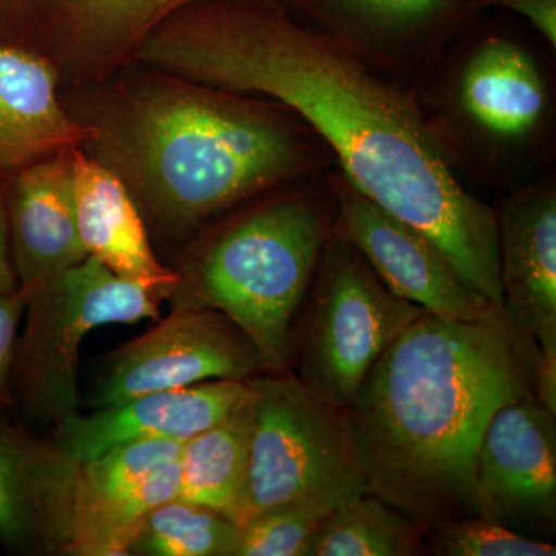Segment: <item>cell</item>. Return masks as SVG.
Listing matches in <instances>:
<instances>
[{
	"mask_svg": "<svg viewBox=\"0 0 556 556\" xmlns=\"http://www.w3.org/2000/svg\"><path fill=\"white\" fill-rule=\"evenodd\" d=\"M328 241L316 200L289 195L219 230L177 273L172 309H214L257 346L266 372H287L292 321Z\"/></svg>",
	"mask_w": 556,
	"mask_h": 556,
	"instance_id": "277c9868",
	"label": "cell"
},
{
	"mask_svg": "<svg viewBox=\"0 0 556 556\" xmlns=\"http://www.w3.org/2000/svg\"><path fill=\"white\" fill-rule=\"evenodd\" d=\"M460 102L481 129L500 138H521L535 129L546 91L535 61L515 42L489 38L468 61Z\"/></svg>",
	"mask_w": 556,
	"mask_h": 556,
	"instance_id": "ac0fdd59",
	"label": "cell"
},
{
	"mask_svg": "<svg viewBox=\"0 0 556 556\" xmlns=\"http://www.w3.org/2000/svg\"><path fill=\"white\" fill-rule=\"evenodd\" d=\"M28 292L17 289L0 294V412L14 405L13 364L17 331L27 309Z\"/></svg>",
	"mask_w": 556,
	"mask_h": 556,
	"instance_id": "4316f807",
	"label": "cell"
},
{
	"mask_svg": "<svg viewBox=\"0 0 556 556\" xmlns=\"http://www.w3.org/2000/svg\"><path fill=\"white\" fill-rule=\"evenodd\" d=\"M65 105L83 149L121 179L146 226L175 239L317 166L291 121L241 94L166 75L80 86Z\"/></svg>",
	"mask_w": 556,
	"mask_h": 556,
	"instance_id": "3957f363",
	"label": "cell"
},
{
	"mask_svg": "<svg viewBox=\"0 0 556 556\" xmlns=\"http://www.w3.org/2000/svg\"><path fill=\"white\" fill-rule=\"evenodd\" d=\"M27 292V324L14 354V404L30 422L58 424L79 413L84 338L104 325L159 317L160 299L93 255Z\"/></svg>",
	"mask_w": 556,
	"mask_h": 556,
	"instance_id": "8992f818",
	"label": "cell"
},
{
	"mask_svg": "<svg viewBox=\"0 0 556 556\" xmlns=\"http://www.w3.org/2000/svg\"><path fill=\"white\" fill-rule=\"evenodd\" d=\"M338 204L340 236L399 298L447 320H478L503 308L471 288L427 237L365 199L345 179L338 188Z\"/></svg>",
	"mask_w": 556,
	"mask_h": 556,
	"instance_id": "8fae6325",
	"label": "cell"
},
{
	"mask_svg": "<svg viewBox=\"0 0 556 556\" xmlns=\"http://www.w3.org/2000/svg\"><path fill=\"white\" fill-rule=\"evenodd\" d=\"M426 529L367 493L336 508L306 556H412L426 554Z\"/></svg>",
	"mask_w": 556,
	"mask_h": 556,
	"instance_id": "44dd1931",
	"label": "cell"
},
{
	"mask_svg": "<svg viewBox=\"0 0 556 556\" xmlns=\"http://www.w3.org/2000/svg\"><path fill=\"white\" fill-rule=\"evenodd\" d=\"M60 75L46 58L0 43V175L83 148L89 127L61 101Z\"/></svg>",
	"mask_w": 556,
	"mask_h": 556,
	"instance_id": "e0dca14e",
	"label": "cell"
},
{
	"mask_svg": "<svg viewBox=\"0 0 556 556\" xmlns=\"http://www.w3.org/2000/svg\"><path fill=\"white\" fill-rule=\"evenodd\" d=\"M348 30L372 38L404 39L455 14V0H313Z\"/></svg>",
	"mask_w": 556,
	"mask_h": 556,
	"instance_id": "cb8c5ba5",
	"label": "cell"
},
{
	"mask_svg": "<svg viewBox=\"0 0 556 556\" xmlns=\"http://www.w3.org/2000/svg\"><path fill=\"white\" fill-rule=\"evenodd\" d=\"M73 203L87 254L113 274L169 299L177 273L150 247L148 226L126 186L83 148L72 150Z\"/></svg>",
	"mask_w": 556,
	"mask_h": 556,
	"instance_id": "2e32d148",
	"label": "cell"
},
{
	"mask_svg": "<svg viewBox=\"0 0 556 556\" xmlns=\"http://www.w3.org/2000/svg\"><path fill=\"white\" fill-rule=\"evenodd\" d=\"M426 551L442 556H555L546 541L485 517L442 519L426 529Z\"/></svg>",
	"mask_w": 556,
	"mask_h": 556,
	"instance_id": "484cf974",
	"label": "cell"
},
{
	"mask_svg": "<svg viewBox=\"0 0 556 556\" xmlns=\"http://www.w3.org/2000/svg\"><path fill=\"white\" fill-rule=\"evenodd\" d=\"M185 442L172 439L123 442L80 464L76 503L105 500L135 489L160 468L179 460Z\"/></svg>",
	"mask_w": 556,
	"mask_h": 556,
	"instance_id": "603a6c76",
	"label": "cell"
},
{
	"mask_svg": "<svg viewBox=\"0 0 556 556\" xmlns=\"http://www.w3.org/2000/svg\"><path fill=\"white\" fill-rule=\"evenodd\" d=\"M80 464L58 442L0 422V543L25 554L65 555Z\"/></svg>",
	"mask_w": 556,
	"mask_h": 556,
	"instance_id": "4fadbf2b",
	"label": "cell"
},
{
	"mask_svg": "<svg viewBox=\"0 0 556 556\" xmlns=\"http://www.w3.org/2000/svg\"><path fill=\"white\" fill-rule=\"evenodd\" d=\"M249 382L254 427L241 525L289 501L320 500L340 507L367 495L345 405L289 371L266 372Z\"/></svg>",
	"mask_w": 556,
	"mask_h": 556,
	"instance_id": "5b68a950",
	"label": "cell"
},
{
	"mask_svg": "<svg viewBox=\"0 0 556 556\" xmlns=\"http://www.w3.org/2000/svg\"><path fill=\"white\" fill-rule=\"evenodd\" d=\"M535 393V350L504 308L478 320L422 314L351 402L368 493L430 526L481 517L477 456L497 408Z\"/></svg>",
	"mask_w": 556,
	"mask_h": 556,
	"instance_id": "7a4b0ae2",
	"label": "cell"
},
{
	"mask_svg": "<svg viewBox=\"0 0 556 556\" xmlns=\"http://www.w3.org/2000/svg\"><path fill=\"white\" fill-rule=\"evenodd\" d=\"M239 535L240 526L230 519L175 497L150 511L129 555L233 556Z\"/></svg>",
	"mask_w": 556,
	"mask_h": 556,
	"instance_id": "7402d4cb",
	"label": "cell"
},
{
	"mask_svg": "<svg viewBox=\"0 0 556 556\" xmlns=\"http://www.w3.org/2000/svg\"><path fill=\"white\" fill-rule=\"evenodd\" d=\"M521 14L544 39L556 47V0H484Z\"/></svg>",
	"mask_w": 556,
	"mask_h": 556,
	"instance_id": "83f0119b",
	"label": "cell"
},
{
	"mask_svg": "<svg viewBox=\"0 0 556 556\" xmlns=\"http://www.w3.org/2000/svg\"><path fill=\"white\" fill-rule=\"evenodd\" d=\"M481 517L551 532L556 519L555 413L536 394L497 408L477 456Z\"/></svg>",
	"mask_w": 556,
	"mask_h": 556,
	"instance_id": "30bf717a",
	"label": "cell"
},
{
	"mask_svg": "<svg viewBox=\"0 0 556 556\" xmlns=\"http://www.w3.org/2000/svg\"><path fill=\"white\" fill-rule=\"evenodd\" d=\"M10 251L9 217H7L5 189L0 175V294H11L20 289Z\"/></svg>",
	"mask_w": 556,
	"mask_h": 556,
	"instance_id": "f1b7e54d",
	"label": "cell"
},
{
	"mask_svg": "<svg viewBox=\"0 0 556 556\" xmlns=\"http://www.w3.org/2000/svg\"><path fill=\"white\" fill-rule=\"evenodd\" d=\"M135 62L287 105L338 155L351 188L427 237L504 308L495 212L460 185L413 101L340 39L302 27L274 0H199L161 22Z\"/></svg>",
	"mask_w": 556,
	"mask_h": 556,
	"instance_id": "6da1fadb",
	"label": "cell"
},
{
	"mask_svg": "<svg viewBox=\"0 0 556 556\" xmlns=\"http://www.w3.org/2000/svg\"><path fill=\"white\" fill-rule=\"evenodd\" d=\"M178 489L179 460H175L119 495L76 503L72 540L65 555H129L139 526L150 511L175 500Z\"/></svg>",
	"mask_w": 556,
	"mask_h": 556,
	"instance_id": "ffe728a7",
	"label": "cell"
},
{
	"mask_svg": "<svg viewBox=\"0 0 556 556\" xmlns=\"http://www.w3.org/2000/svg\"><path fill=\"white\" fill-rule=\"evenodd\" d=\"M249 380H206L178 390L129 399L93 415L79 413L56 424L54 441L76 463L86 464L123 442L141 439L188 441L215 426L251 394Z\"/></svg>",
	"mask_w": 556,
	"mask_h": 556,
	"instance_id": "5bb4252c",
	"label": "cell"
},
{
	"mask_svg": "<svg viewBox=\"0 0 556 556\" xmlns=\"http://www.w3.org/2000/svg\"><path fill=\"white\" fill-rule=\"evenodd\" d=\"M252 427L254 388L225 419L185 442L179 457L178 500L208 508L240 526Z\"/></svg>",
	"mask_w": 556,
	"mask_h": 556,
	"instance_id": "d6986e66",
	"label": "cell"
},
{
	"mask_svg": "<svg viewBox=\"0 0 556 556\" xmlns=\"http://www.w3.org/2000/svg\"><path fill=\"white\" fill-rule=\"evenodd\" d=\"M318 263L300 378L348 408L383 351L427 311L391 292L342 236Z\"/></svg>",
	"mask_w": 556,
	"mask_h": 556,
	"instance_id": "52a82bcc",
	"label": "cell"
},
{
	"mask_svg": "<svg viewBox=\"0 0 556 556\" xmlns=\"http://www.w3.org/2000/svg\"><path fill=\"white\" fill-rule=\"evenodd\" d=\"M193 2L199 0H0V43L33 51L61 80L87 86L134 64L150 33Z\"/></svg>",
	"mask_w": 556,
	"mask_h": 556,
	"instance_id": "ba28073f",
	"label": "cell"
},
{
	"mask_svg": "<svg viewBox=\"0 0 556 556\" xmlns=\"http://www.w3.org/2000/svg\"><path fill=\"white\" fill-rule=\"evenodd\" d=\"M336 508L320 500H295L266 508L240 526L233 556H306Z\"/></svg>",
	"mask_w": 556,
	"mask_h": 556,
	"instance_id": "d4e9b609",
	"label": "cell"
},
{
	"mask_svg": "<svg viewBox=\"0 0 556 556\" xmlns=\"http://www.w3.org/2000/svg\"><path fill=\"white\" fill-rule=\"evenodd\" d=\"M3 189L11 260L22 289L39 287L87 258L73 203L72 152L14 172Z\"/></svg>",
	"mask_w": 556,
	"mask_h": 556,
	"instance_id": "9a60e30c",
	"label": "cell"
},
{
	"mask_svg": "<svg viewBox=\"0 0 556 556\" xmlns=\"http://www.w3.org/2000/svg\"><path fill=\"white\" fill-rule=\"evenodd\" d=\"M504 309L535 350V393L556 413V195L527 190L497 217Z\"/></svg>",
	"mask_w": 556,
	"mask_h": 556,
	"instance_id": "7c38bea8",
	"label": "cell"
},
{
	"mask_svg": "<svg viewBox=\"0 0 556 556\" xmlns=\"http://www.w3.org/2000/svg\"><path fill=\"white\" fill-rule=\"evenodd\" d=\"M266 372L257 346L225 314L172 309L110 356L86 404L110 407L142 394L206 380H251Z\"/></svg>",
	"mask_w": 556,
	"mask_h": 556,
	"instance_id": "9c48e42d",
	"label": "cell"
}]
</instances>
